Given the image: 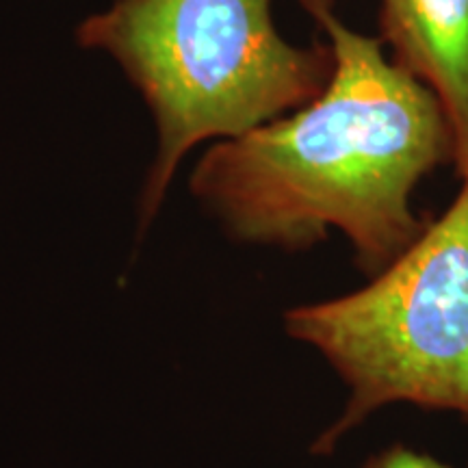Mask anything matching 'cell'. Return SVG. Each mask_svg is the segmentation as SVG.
I'll list each match as a JSON object with an SVG mask.
<instances>
[{"label": "cell", "instance_id": "cell-1", "mask_svg": "<svg viewBox=\"0 0 468 468\" xmlns=\"http://www.w3.org/2000/svg\"><path fill=\"white\" fill-rule=\"evenodd\" d=\"M325 33L335 69L292 113L207 145L189 191L234 243L310 250L341 232L368 278L425 230L412 197L455 163V139L430 87L354 31L335 0H300Z\"/></svg>", "mask_w": 468, "mask_h": 468}, {"label": "cell", "instance_id": "cell-2", "mask_svg": "<svg viewBox=\"0 0 468 468\" xmlns=\"http://www.w3.org/2000/svg\"><path fill=\"white\" fill-rule=\"evenodd\" d=\"M74 37L122 69L154 122L139 234L154 224L193 150L292 113L335 69L330 44L297 46L280 33L273 0H111L79 22Z\"/></svg>", "mask_w": 468, "mask_h": 468}, {"label": "cell", "instance_id": "cell-3", "mask_svg": "<svg viewBox=\"0 0 468 468\" xmlns=\"http://www.w3.org/2000/svg\"><path fill=\"white\" fill-rule=\"evenodd\" d=\"M441 218L360 289L286 310V335L347 386L341 414L310 453L330 455L393 403L468 419V169Z\"/></svg>", "mask_w": 468, "mask_h": 468}, {"label": "cell", "instance_id": "cell-4", "mask_svg": "<svg viewBox=\"0 0 468 468\" xmlns=\"http://www.w3.org/2000/svg\"><path fill=\"white\" fill-rule=\"evenodd\" d=\"M379 39L397 66L430 87L468 169V0H379Z\"/></svg>", "mask_w": 468, "mask_h": 468}, {"label": "cell", "instance_id": "cell-5", "mask_svg": "<svg viewBox=\"0 0 468 468\" xmlns=\"http://www.w3.org/2000/svg\"><path fill=\"white\" fill-rule=\"evenodd\" d=\"M360 468H453L434 455L417 452L406 444H393L376 455H371Z\"/></svg>", "mask_w": 468, "mask_h": 468}]
</instances>
